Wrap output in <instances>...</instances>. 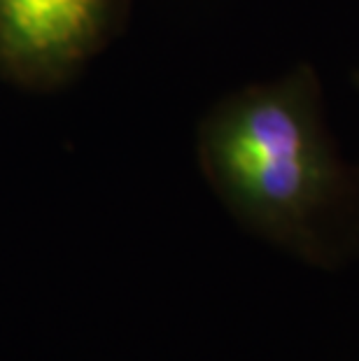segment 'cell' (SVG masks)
Here are the masks:
<instances>
[{"label": "cell", "mask_w": 359, "mask_h": 361, "mask_svg": "<svg viewBox=\"0 0 359 361\" xmlns=\"http://www.w3.org/2000/svg\"><path fill=\"white\" fill-rule=\"evenodd\" d=\"M205 180L236 221L305 264L331 268L359 245V175L334 149L310 68L241 89L198 130Z\"/></svg>", "instance_id": "cell-1"}, {"label": "cell", "mask_w": 359, "mask_h": 361, "mask_svg": "<svg viewBox=\"0 0 359 361\" xmlns=\"http://www.w3.org/2000/svg\"><path fill=\"white\" fill-rule=\"evenodd\" d=\"M117 0H0V73L54 87L98 49Z\"/></svg>", "instance_id": "cell-2"}, {"label": "cell", "mask_w": 359, "mask_h": 361, "mask_svg": "<svg viewBox=\"0 0 359 361\" xmlns=\"http://www.w3.org/2000/svg\"><path fill=\"white\" fill-rule=\"evenodd\" d=\"M355 82L359 84V71H357V75H355Z\"/></svg>", "instance_id": "cell-3"}]
</instances>
